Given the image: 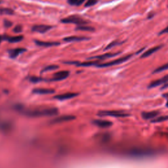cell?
<instances>
[{
  "label": "cell",
  "mask_w": 168,
  "mask_h": 168,
  "mask_svg": "<svg viewBox=\"0 0 168 168\" xmlns=\"http://www.w3.org/2000/svg\"><path fill=\"white\" fill-rule=\"evenodd\" d=\"M58 68V67L57 65H50V66H47L45 68H44L43 69L42 72H48V71H51V70H55L56 69Z\"/></svg>",
  "instance_id": "obj_25"
},
{
  "label": "cell",
  "mask_w": 168,
  "mask_h": 168,
  "mask_svg": "<svg viewBox=\"0 0 168 168\" xmlns=\"http://www.w3.org/2000/svg\"><path fill=\"white\" fill-rule=\"evenodd\" d=\"M70 72L67 70H62L60 72H57L54 74L53 78L52 79L53 81H61L65 80L66 78L68 77Z\"/></svg>",
  "instance_id": "obj_7"
},
{
  "label": "cell",
  "mask_w": 168,
  "mask_h": 168,
  "mask_svg": "<svg viewBox=\"0 0 168 168\" xmlns=\"http://www.w3.org/2000/svg\"><path fill=\"white\" fill-rule=\"evenodd\" d=\"M24 37L22 36H12V37H9V36H4V39L7 40L10 43H18L21 41Z\"/></svg>",
  "instance_id": "obj_19"
},
{
  "label": "cell",
  "mask_w": 168,
  "mask_h": 168,
  "mask_svg": "<svg viewBox=\"0 0 168 168\" xmlns=\"http://www.w3.org/2000/svg\"><path fill=\"white\" fill-rule=\"evenodd\" d=\"M166 83H168V74L165 75V76H164L163 78L159 79V80H157L156 81L151 82V84L149 85V87L154 88L159 86V85L162 84H165Z\"/></svg>",
  "instance_id": "obj_12"
},
{
  "label": "cell",
  "mask_w": 168,
  "mask_h": 168,
  "mask_svg": "<svg viewBox=\"0 0 168 168\" xmlns=\"http://www.w3.org/2000/svg\"><path fill=\"white\" fill-rule=\"evenodd\" d=\"M61 22L64 24H75L77 25H84L89 23L87 21H85L83 18L78 15L69 16L67 18L62 19Z\"/></svg>",
  "instance_id": "obj_3"
},
{
  "label": "cell",
  "mask_w": 168,
  "mask_h": 168,
  "mask_svg": "<svg viewBox=\"0 0 168 168\" xmlns=\"http://www.w3.org/2000/svg\"><path fill=\"white\" fill-rule=\"evenodd\" d=\"M93 123L95 126L101 128H108L112 126V122L105 120H95Z\"/></svg>",
  "instance_id": "obj_9"
},
{
  "label": "cell",
  "mask_w": 168,
  "mask_h": 168,
  "mask_svg": "<svg viewBox=\"0 0 168 168\" xmlns=\"http://www.w3.org/2000/svg\"><path fill=\"white\" fill-rule=\"evenodd\" d=\"M97 2H98V0H87V2L85 3V7H88L93 6L94 5L96 4Z\"/></svg>",
  "instance_id": "obj_27"
},
{
  "label": "cell",
  "mask_w": 168,
  "mask_h": 168,
  "mask_svg": "<svg viewBox=\"0 0 168 168\" xmlns=\"http://www.w3.org/2000/svg\"><path fill=\"white\" fill-rule=\"evenodd\" d=\"M76 30H82V31H88V32H94L95 28L92 26H84V25H80L75 28Z\"/></svg>",
  "instance_id": "obj_20"
},
{
  "label": "cell",
  "mask_w": 168,
  "mask_h": 168,
  "mask_svg": "<svg viewBox=\"0 0 168 168\" xmlns=\"http://www.w3.org/2000/svg\"><path fill=\"white\" fill-rule=\"evenodd\" d=\"M168 70V62L165 64H164L161 67L157 68L153 72V74H156V73H160V72H162L163 71H165Z\"/></svg>",
  "instance_id": "obj_23"
},
{
  "label": "cell",
  "mask_w": 168,
  "mask_h": 168,
  "mask_svg": "<svg viewBox=\"0 0 168 168\" xmlns=\"http://www.w3.org/2000/svg\"><path fill=\"white\" fill-rule=\"evenodd\" d=\"M98 116L101 117L111 116L116 118H124L129 116L130 115L124 112L123 111L120 110H103L100 111L98 113Z\"/></svg>",
  "instance_id": "obj_5"
},
{
  "label": "cell",
  "mask_w": 168,
  "mask_h": 168,
  "mask_svg": "<svg viewBox=\"0 0 168 168\" xmlns=\"http://www.w3.org/2000/svg\"><path fill=\"white\" fill-rule=\"evenodd\" d=\"M58 112V110L57 108H42V109L30 110L24 112L26 116L30 118L53 116L57 115Z\"/></svg>",
  "instance_id": "obj_2"
},
{
  "label": "cell",
  "mask_w": 168,
  "mask_h": 168,
  "mask_svg": "<svg viewBox=\"0 0 168 168\" xmlns=\"http://www.w3.org/2000/svg\"><path fill=\"white\" fill-rule=\"evenodd\" d=\"M167 33H168V26H167L166 28H165L164 30H162L159 33V35L164 34H167Z\"/></svg>",
  "instance_id": "obj_31"
},
{
  "label": "cell",
  "mask_w": 168,
  "mask_h": 168,
  "mask_svg": "<svg viewBox=\"0 0 168 168\" xmlns=\"http://www.w3.org/2000/svg\"><path fill=\"white\" fill-rule=\"evenodd\" d=\"M159 114V112L158 111H151V112H144L141 116L144 120H153Z\"/></svg>",
  "instance_id": "obj_15"
},
{
  "label": "cell",
  "mask_w": 168,
  "mask_h": 168,
  "mask_svg": "<svg viewBox=\"0 0 168 168\" xmlns=\"http://www.w3.org/2000/svg\"><path fill=\"white\" fill-rule=\"evenodd\" d=\"M22 31V27L21 25H16L15 27L13 28V32L15 33H20Z\"/></svg>",
  "instance_id": "obj_28"
},
{
  "label": "cell",
  "mask_w": 168,
  "mask_h": 168,
  "mask_svg": "<svg viewBox=\"0 0 168 168\" xmlns=\"http://www.w3.org/2000/svg\"><path fill=\"white\" fill-rule=\"evenodd\" d=\"M67 1L71 5L80 6L85 1V0H67Z\"/></svg>",
  "instance_id": "obj_24"
},
{
  "label": "cell",
  "mask_w": 168,
  "mask_h": 168,
  "mask_svg": "<svg viewBox=\"0 0 168 168\" xmlns=\"http://www.w3.org/2000/svg\"><path fill=\"white\" fill-rule=\"evenodd\" d=\"M75 119V116L72 115H63V116H58L54 118L51 121V124H61L67 121H72Z\"/></svg>",
  "instance_id": "obj_6"
},
{
  "label": "cell",
  "mask_w": 168,
  "mask_h": 168,
  "mask_svg": "<svg viewBox=\"0 0 168 168\" xmlns=\"http://www.w3.org/2000/svg\"><path fill=\"white\" fill-rule=\"evenodd\" d=\"M162 45H158V46H156V47H154L149 49V50H147V51H145L144 53H143V54L141 55V58H146L149 57L151 55L154 54V53H156V51H158V50L162 48Z\"/></svg>",
  "instance_id": "obj_17"
},
{
  "label": "cell",
  "mask_w": 168,
  "mask_h": 168,
  "mask_svg": "<svg viewBox=\"0 0 168 168\" xmlns=\"http://www.w3.org/2000/svg\"><path fill=\"white\" fill-rule=\"evenodd\" d=\"M33 93L38 95H49L55 93V91L51 89L45 88H36L33 90Z\"/></svg>",
  "instance_id": "obj_14"
},
{
  "label": "cell",
  "mask_w": 168,
  "mask_h": 168,
  "mask_svg": "<svg viewBox=\"0 0 168 168\" xmlns=\"http://www.w3.org/2000/svg\"><path fill=\"white\" fill-rule=\"evenodd\" d=\"M14 14V11L9 8H0V15H12Z\"/></svg>",
  "instance_id": "obj_21"
},
{
  "label": "cell",
  "mask_w": 168,
  "mask_h": 168,
  "mask_svg": "<svg viewBox=\"0 0 168 168\" xmlns=\"http://www.w3.org/2000/svg\"><path fill=\"white\" fill-rule=\"evenodd\" d=\"M88 39H90V38L84 37V36H81V37H78V36H69V37L65 38L64 39V41L67 42H73V41H81L84 40H88Z\"/></svg>",
  "instance_id": "obj_18"
},
{
  "label": "cell",
  "mask_w": 168,
  "mask_h": 168,
  "mask_svg": "<svg viewBox=\"0 0 168 168\" xmlns=\"http://www.w3.org/2000/svg\"><path fill=\"white\" fill-rule=\"evenodd\" d=\"M160 150H157L153 148L147 147H136L123 150L122 154L124 156L135 159L148 158L153 157L159 154Z\"/></svg>",
  "instance_id": "obj_1"
},
{
  "label": "cell",
  "mask_w": 168,
  "mask_h": 168,
  "mask_svg": "<svg viewBox=\"0 0 168 168\" xmlns=\"http://www.w3.org/2000/svg\"><path fill=\"white\" fill-rule=\"evenodd\" d=\"M35 44L41 46V47H52V46H57L60 45L59 42H49V41H39V40H35Z\"/></svg>",
  "instance_id": "obj_16"
},
{
  "label": "cell",
  "mask_w": 168,
  "mask_h": 168,
  "mask_svg": "<svg viewBox=\"0 0 168 168\" xmlns=\"http://www.w3.org/2000/svg\"><path fill=\"white\" fill-rule=\"evenodd\" d=\"M131 57H132V55H128L126 56H124L123 57L117 58L116 60H113L110 62H105V63H98L96 67L98 68H107V67H112V66H115V65H118L127 61L129 59L131 58Z\"/></svg>",
  "instance_id": "obj_4"
},
{
  "label": "cell",
  "mask_w": 168,
  "mask_h": 168,
  "mask_svg": "<svg viewBox=\"0 0 168 168\" xmlns=\"http://www.w3.org/2000/svg\"><path fill=\"white\" fill-rule=\"evenodd\" d=\"M78 93H62L58 95H56L55 97V99H57L59 101H64V100H68L70 99V98H73L78 96Z\"/></svg>",
  "instance_id": "obj_10"
},
{
  "label": "cell",
  "mask_w": 168,
  "mask_h": 168,
  "mask_svg": "<svg viewBox=\"0 0 168 168\" xmlns=\"http://www.w3.org/2000/svg\"><path fill=\"white\" fill-rule=\"evenodd\" d=\"M166 120H168V115L167 116H160L156 118H154L153 120H151L152 123H160L162 122V121H165Z\"/></svg>",
  "instance_id": "obj_22"
},
{
  "label": "cell",
  "mask_w": 168,
  "mask_h": 168,
  "mask_svg": "<svg viewBox=\"0 0 168 168\" xmlns=\"http://www.w3.org/2000/svg\"><path fill=\"white\" fill-rule=\"evenodd\" d=\"M168 88V83H166L163 85V87L161 88V90H165V89Z\"/></svg>",
  "instance_id": "obj_32"
},
{
  "label": "cell",
  "mask_w": 168,
  "mask_h": 168,
  "mask_svg": "<svg viewBox=\"0 0 168 168\" xmlns=\"http://www.w3.org/2000/svg\"><path fill=\"white\" fill-rule=\"evenodd\" d=\"M120 44V42H118V41H114L112 42H111L110 44H108L107 46V47L104 49V51L105 50H108V49H110L111 48H112L114 47V46H116L118 45H119Z\"/></svg>",
  "instance_id": "obj_26"
},
{
  "label": "cell",
  "mask_w": 168,
  "mask_h": 168,
  "mask_svg": "<svg viewBox=\"0 0 168 168\" xmlns=\"http://www.w3.org/2000/svg\"><path fill=\"white\" fill-rule=\"evenodd\" d=\"M12 25H13L12 22L7 21V20H5V21H4V26H5L6 28L11 27V26H12Z\"/></svg>",
  "instance_id": "obj_29"
},
{
  "label": "cell",
  "mask_w": 168,
  "mask_h": 168,
  "mask_svg": "<svg viewBox=\"0 0 168 168\" xmlns=\"http://www.w3.org/2000/svg\"><path fill=\"white\" fill-rule=\"evenodd\" d=\"M3 39H4V36H0V44H1V41Z\"/></svg>",
  "instance_id": "obj_33"
},
{
  "label": "cell",
  "mask_w": 168,
  "mask_h": 168,
  "mask_svg": "<svg viewBox=\"0 0 168 168\" xmlns=\"http://www.w3.org/2000/svg\"><path fill=\"white\" fill-rule=\"evenodd\" d=\"M30 81L32 82H38L39 81H41V79L37 77H32L30 78Z\"/></svg>",
  "instance_id": "obj_30"
},
{
  "label": "cell",
  "mask_w": 168,
  "mask_h": 168,
  "mask_svg": "<svg viewBox=\"0 0 168 168\" xmlns=\"http://www.w3.org/2000/svg\"><path fill=\"white\" fill-rule=\"evenodd\" d=\"M167 96H168V94L167 95ZM166 107L168 108V100H167V103H166Z\"/></svg>",
  "instance_id": "obj_34"
},
{
  "label": "cell",
  "mask_w": 168,
  "mask_h": 168,
  "mask_svg": "<svg viewBox=\"0 0 168 168\" xmlns=\"http://www.w3.org/2000/svg\"><path fill=\"white\" fill-rule=\"evenodd\" d=\"M53 27L49 25H44V24H40V25H35L32 27V31L38 33H44L47 32L49 30H51Z\"/></svg>",
  "instance_id": "obj_8"
},
{
  "label": "cell",
  "mask_w": 168,
  "mask_h": 168,
  "mask_svg": "<svg viewBox=\"0 0 168 168\" xmlns=\"http://www.w3.org/2000/svg\"><path fill=\"white\" fill-rule=\"evenodd\" d=\"M120 53V52L118 53H105L103 55H101L98 56H95V57H93L91 58H89V59H97L98 61H102V60H105V59L112 58L114 57H116V56L118 55Z\"/></svg>",
  "instance_id": "obj_11"
},
{
  "label": "cell",
  "mask_w": 168,
  "mask_h": 168,
  "mask_svg": "<svg viewBox=\"0 0 168 168\" xmlns=\"http://www.w3.org/2000/svg\"><path fill=\"white\" fill-rule=\"evenodd\" d=\"M26 51V49L24 48H16L9 50L8 53L10 57L11 58H15L16 57H17L19 55L22 54V53L25 52Z\"/></svg>",
  "instance_id": "obj_13"
}]
</instances>
